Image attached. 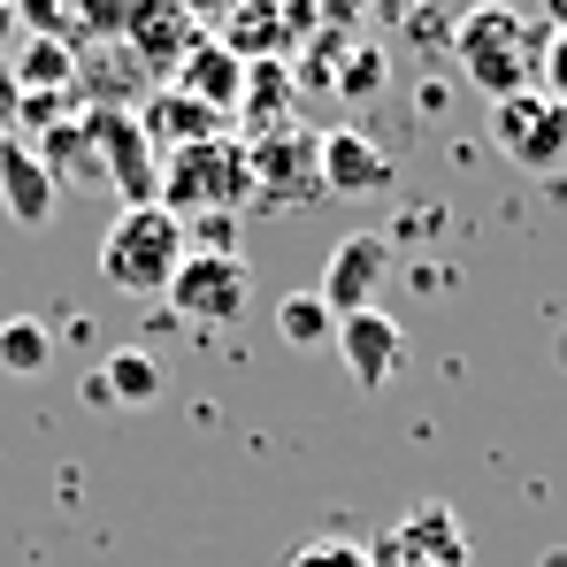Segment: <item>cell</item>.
I'll list each match as a JSON object with an SVG mask.
<instances>
[{"label": "cell", "instance_id": "cell-1", "mask_svg": "<svg viewBox=\"0 0 567 567\" xmlns=\"http://www.w3.org/2000/svg\"><path fill=\"white\" fill-rule=\"evenodd\" d=\"M545 47H553V23H529L514 8H468L453 23V62L475 93L491 100H514V93H537L545 78Z\"/></svg>", "mask_w": 567, "mask_h": 567}, {"label": "cell", "instance_id": "cell-2", "mask_svg": "<svg viewBox=\"0 0 567 567\" xmlns=\"http://www.w3.org/2000/svg\"><path fill=\"white\" fill-rule=\"evenodd\" d=\"M185 254H192V238L169 207H123L107 223V238H100V277L115 291H131V299H169Z\"/></svg>", "mask_w": 567, "mask_h": 567}, {"label": "cell", "instance_id": "cell-3", "mask_svg": "<svg viewBox=\"0 0 567 567\" xmlns=\"http://www.w3.org/2000/svg\"><path fill=\"white\" fill-rule=\"evenodd\" d=\"M162 207L177 223H199V215H238L254 207V162H246V138H207V146H177L162 154Z\"/></svg>", "mask_w": 567, "mask_h": 567}, {"label": "cell", "instance_id": "cell-4", "mask_svg": "<svg viewBox=\"0 0 567 567\" xmlns=\"http://www.w3.org/2000/svg\"><path fill=\"white\" fill-rule=\"evenodd\" d=\"M246 162H254V207H307V199H322V131H307V123L246 138Z\"/></svg>", "mask_w": 567, "mask_h": 567}, {"label": "cell", "instance_id": "cell-5", "mask_svg": "<svg viewBox=\"0 0 567 567\" xmlns=\"http://www.w3.org/2000/svg\"><path fill=\"white\" fill-rule=\"evenodd\" d=\"M491 146L514 162V169H529V177H553L567 162V107L545 85L537 93H514L491 107Z\"/></svg>", "mask_w": 567, "mask_h": 567}, {"label": "cell", "instance_id": "cell-6", "mask_svg": "<svg viewBox=\"0 0 567 567\" xmlns=\"http://www.w3.org/2000/svg\"><path fill=\"white\" fill-rule=\"evenodd\" d=\"M246 291H254L246 254H185V269L169 284V315L192 330H230L246 315Z\"/></svg>", "mask_w": 567, "mask_h": 567}, {"label": "cell", "instance_id": "cell-7", "mask_svg": "<svg viewBox=\"0 0 567 567\" xmlns=\"http://www.w3.org/2000/svg\"><path fill=\"white\" fill-rule=\"evenodd\" d=\"M369 560L377 567H475V545L468 529H461V514L453 506H414L406 522H391L377 545H369Z\"/></svg>", "mask_w": 567, "mask_h": 567}, {"label": "cell", "instance_id": "cell-8", "mask_svg": "<svg viewBox=\"0 0 567 567\" xmlns=\"http://www.w3.org/2000/svg\"><path fill=\"white\" fill-rule=\"evenodd\" d=\"M100 138V169H107V192L123 207H162V146L146 138L138 115H93Z\"/></svg>", "mask_w": 567, "mask_h": 567}, {"label": "cell", "instance_id": "cell-9", "mask_svg": "<svg viewBox=\"0 0 567 567\" xmlns=\"http://www.w3.org/2000/svg\"><path fill=\"white\" fill-rule=\"evenodd\" d=\"M383 277H391V238H383V230H353V238L330 246L315 291H322V307L346 322V315H369V307H377Z\"/></svg>", "mask_w": 567, "mask_h": 567}, {"label": "cell", "instance_id": "cell-10", "mask_svg": "<svg viewBox=\"0 0 567 567\" xmlns=\"http://www.w3.org/2000/svg\"><path fill=\"white\" fill-rule=\"evenodd\" d=\"M199 39H207V31H199V16H192V8H169V0H138V8H131V23H123V47H131L162 85L185 70V54L199 47Z\"/></svg>", "mask_w": 567, "mask_h": 567}, {"label": "cell", "instance_id": "cell-11", "mask_svg": "<svg viewBox=\"0 0 567 567\" xmlns=\"http://www.w3.org/2000/svg\"><path fill=\"white\" fill-rule=\"evenodd\" d=\"M391 154H383L369 131H353V123H338V131H322V192H338V199H377L391 192Z\"/></svg>", "mask_w": 567, "mask_h": 567}, {"label": "cell", "instance_id": "cell-12", "mask_svg": "<svg viewBox=\"0 0 567 567\" xmlns=\"http://www.w3.org/2000/svg\"><path fill=\"white\" fill-rule=\"evenodd\" d=\"M338 361H346V377L361 383V391H383V383L399 377V361H406V330L369 307V315H346L338 322Z\"/></svg>", "mask_w": 567, "mask_h": 567}, {"label": "cell", "instance_id": "cell-13", "mask_svg": "<svg viewBox=\"0 0 567 567\" xmlns=\"http://www.w3.org/2000/svg\"><path fill=\"white\" fill-rule=\"evenodd\" d=\"M54 199H62V185L47 177V162H39L23 138H8V146H0V207H8V223L47 230V223H54Z\"/></svg>", "mask_w": 567, "mask_h": 567}, {"label": "cell", "instance_id": "cell-14", "mask_svg": "<svg viewBox=\"0 0 567 567\" xmlns=\"http://www.w3.org/2000/svg\"><path fill=\"white\" fill-rule=\"evenodd\" d=\"M291 107H299V70L291 62H246V93H238V115L230 123L246 138H269L284 123H299Z\"/></svg>", "mask_w": 567, "mask_h": 567}, {"label": "cell", "instance_id": "cell-15", "mask_svg": "<svg viewBox=\"0 0 567 567\" xmlns=\"http://www.w3.org/2000/svg\"><path fill=\"white\" fill-rule=\"evenodd\" d=\"M169 93L199 100V107H215V115H238V93H246V62L223 47V39H199L185 54V70L169 78Z\"/></svg>", "mask_w": 567, "mask_h": 567}, {"label": "cell", "instance_id": "cell-16", "mask_svg": "<svg viewBox=\"0 0 567 567\" xmlns=\"http://www.w3.org/2000/svg\"><path fill=\"white\" fill-rule=\"evenodd\" d=\"M138 123H146V138H154V146H169V154H177V146H207V138H230V131H238L230 115H215V107H199V100L169 93V85L138 107Z\"/></svg>", "mask_w": 567, "mask_h": 567}, {"label": "cell", "instance_id": "cell-17", "mask_svg": "<svg viewBox=\"0 0 567 567\" xmlns=\"http://www.w3.org/2000/svg\"><path fill=\"white\" fill-rule=\"evenodd\" d=\"M31 154L47 162V177H54V185H107V169H100V138H93V115L54 123L47 138H31Z\"/></svg>", "mask_w": 567, "mask_h": 567}, {"label": "cell", "instance_id": "cell-18", "mask_svg": "<svg viewBox=\"0 0 567 567\" xmlns=\"http://www.w3.org/2000/svg\"><path fill=\"white\" fill-rule=\"evenodd\" d=\"M93 377H100V391H107V406H146V399H162V361H154V346H115Z\"/></svg>", "mask_w": 567, "mask_h": 567}, {"label": "cell", "instance_id": "cell-19", "mask_svg": "<svg viewBox=\"0 0 567 567\" xmlns=\"http://www.w3.org/2000/svg\"><path fill=\"white\" fill-rule=\"evenodd\" d=\"M277 338L291 346V353L338 346V315L322 307V291H284V299H277Z\"/></svg>", "mask_w": 567, "mask_h": 567}, {"label": "cell", "instance_id": "cell-20", "mask_svg": "<svg viewBox=\"0 0 567 567\" xmlns=\"http://www.w3.org/2000/svg\"><path fill=\"white\" fill-rule=\"evenodd\" d=\"M8 70H16V93H70L78 85V54L54 39H31L23 54H8Z\"/></svg>", "mask_w": 567, "mask_h": 567}, {"label": "cell", "instance_id": "cell-21", "mask_svg": "<svg viewBox=\"0 0 567 567\" xmlns=\"http://www.w3.org/2000/svg\"><path fill=\"white\" fill-rule=\"evenodd\" d=\"M47 361H54V330H47V322H31V315L0 322V369H8V377H39Z\"/></svg>", "mask_w": 567, "mask_h": 567}, {"label": "cell", "instance_id": "cell-22", "mask_svg": "<svg viewBox=\"0 0 567 567\" xmlns=\"http://www.w3.org/2000/svg\"><path fill=\"white\" fill-rule=\"evenodd\" d=\"M383 78H391V70H383L377 47H346V62H338V93L346 100H377Z\"/></svg>", "mask_w": 567, "mask_h": 567}, {"label": "cell", "instance_id": "cell-23", "mask_svg": "<svg viewBox=\"0 0 567 567\" xmlns=\"http://www.w3.org/2000/svg\"><path fill=\"white\" fill-rule=\"evenodd\" d=\"M291 567H377L369 560V545H353V537H315V545H299Z\"/></svg>", "mask_w": 567, "mask_h": 567}, {"label": "cell", "instance_id": "cell-24", "mask_svg": "<svg viewBox=\"0 0 567 567\" xmlns=\"http://www.w3.org/2000/svg\"><path fill=\"white\" fill-rule=\"evenodd\" d=\"M537 85L567 107V0L553 8V47H545V78H537Z\"/></svg>", "mask_w": 567, "mask_h": 567}, {"label": "cell", "instance_id": "cell-25", "mask_svg": "<svg viewBox=\"0 0 567 567\" xmlns=\"http://www.w3.org/2000/svg\"><path fill=\"white\" fill-rule=\"evenodd\" d=\"M16 39H23V16H16V8H8V0H0V62H8V54H16Z\"/></svg>", "mask_w": 567, "mask_h": 567}, {"label": "cell", "instance_id": "cell-26", "mask_svg": "<svg viewBox=\"0 0 567 567\" xmlns=\"http://www.w3.org/2000/svg\"><path fill=\"white\" fill-rule=\"evenodd\" d=\"M553 361H560V369H567V322H560V338H553Z\"/></svg>", "mask_w": 567, "mask_h": 567}, {"label": "cell", "instance_id": "cell-27", "mask_svg": "<svg viewBox=\"0 0 567 567\" xmlns=\"http://www.w3.org/2000/svg\"><path fill=\"white\" fill-rule=\"evenodd\" d=\"M537 567H567V545H553V553H545V560H537Z\"/></svg>", "mask_w": 567, "mask_h": 567}, {"label": "cell", "instance_id": "cell-28", "mask_svg": "<svg viewBox=\"0 0 567 567\" xmlns=\"http://www.w3.org/2000/svg\"><path fill=\"white\" fill-rule=\"evenodd\" d=\"M0 146H8V131H0Z\"/></svg>", "mask_w": 567, "mask_h": 567}]
</instances>
